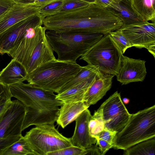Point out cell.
<instances>
[{
  "instance_id": "f546056e",
  "label": "cell",
  "mask_w": 155,
  "mask_h": 155,
  "mask_svg": "<svg viewBox=\"0 0 155 155\" xmlns=\"http://www.w3.org/2000/svg\"><path fill=\"white\" fill-rule=\"evenodd\" d=\"M121 0H95V4L102 7L117 10L119 8V4Z\"/></svg>"
},
{
  "instance_id": "7a4b0ae2",
  "label": "cell",
  "mask_w": 155,
  "mask_h": 155,
  "mask_svg": "<svg viewBox=\"0 0 155 155\" xmlns=\"http://www.w3.org/2000/svg\"><path fill=\"white\" fill-rule=\"evenodd\" d=\"M12 96L25 106L26 112L22 130L29 126L54 124L63 103L56 99L52 91L29 83H20L10 85Z\"/></svg>"
},
{
  "instance_id": "ba28073f",
  "label": "cell",
  "mask_w": 155,
  "mask_h": 155,
  "mask_svg": "<svg viewBox=\"0 0 155 155\" xmlns=\"http://www.w3.org/2000/svg\"><path fill=\"white\" fill-rule=\"evenodd\" d=\"M46 30L42 25L30 28L8 54L21 62L26 71L30 60L41 53L47 42Z\"/></svg>"
},
{
  "instance_id": "5b68a950",
  "label": "cell",
  "mask_w": 155,
  "mask_h": 155,
  "mask_svg": "<svg viewBox=\"0 0 155 155\" xmlns=\"http://www.w3.org/2000/svg\"><path fill=\"white\" fill-rule=\"evenodd\" d=\"M155 137V105L131 114L124 128L114 137L113 148L124 150Z\"/></svg>"
},
{
  "instance_id": "3957f363",
  "label": "cell",
  "mask_w": 155,
  "mask_h": 155,
  "mask_svg": "<svg viewBox=\"0 0 155 155\" xmlns=\"http://www.w3.org/2000/svg\"><path fill=\"white\" fill-rule=\"evenodd\" d=\"M76 62L56 59L29 73L26 81L31 84L58 93L60 89L83 69Z\"/></svg>"
},
{
  "instance_id": "d6a6232c",
  "label": "cell",
  "mask_w": 155,
  "mask_h": 155,
  "mask_svg": "<svg viewBox=\"0 0 155 155\" xmlns=\"http://www.w3.org/2000/svg\"><path fill=\"white\" fill-rule=\"evenodd\" d=\"M97 140L96 144L98 145L102 155H104L110 148H113V145L103 140L95 138Z\"/></svg>"
},
{
  "instance_id": "f1b7e54d",
  "label": "cell",
  "mask_w": 155,
  "mask_h": 155,
  "mask_svg": "<svg viewBox=\"0 0 155 155\" xmlns=\"http://www.w3.org/2000/svg\"><path fill=\"white\" fill-rule=\"evenodd\" d=\"M90 3L80 0H65L59 13L64 12L86 6Z\"/></svg>"
},
{
  "instance_id": "4316f807",
  "label": "cell",
  "mask_w": 155,
  "mask_h": 155,
  "mask_svg": "<svg viewBox=\"0 0 155 155\" xmlns=\"http://www.w3.org/2000/svg\"><path fill=\"white\" fill-rule=\"evenodd\" d=\"M108 34L123 54L128 48L132 47L128 40L118 29L111 32Z\"/></svg>"
},
{
  "instance_id": "8992f818",
  "label": "cell",
  "mask_w": 155,
  "mask_h": 155,
  "mask_svg": "<svg viewBox=\"0 0 155 155\" xmlns=\"http://www.w3.org/2000/svg\"><path fill=\"white\" fill-rule=\"evenodd\" d=\"M123 55L107 34L104 35L80 59L95 67L102 73L115 76L118 73Z\"/></svg>"
},
{
  "instance_id": "4dcf8cb0",
  "label": "cell",
  "mask_w": 155,
  "mask_h": 155,
  "mask_svg": "<svg viewBox=\"0 0 155 155\" xmlns=\"http://www.w3.org/2000/svg\"><path fill=\"white\" fill-rule=\"evenodd\" d=\"M117 133L116 131L105 127L95 138H98L103 140L113 145L114 139Z\"/></svg>"
},
{
  "instance_id": "2e32d148",
  "label": "cell",
  "mask_w": 155,
  "mask_h": 155,
  "mask_svg": "<svg viewBox=\"0 0 155 155\" xmlns=\"http://www.w3.org/2000/svg\"><path fill=\"white\" fill-rule=\"evenodd\" d=\"M114 76L110 74H98L95 79L84 96L83 101L87 105L96 104L110 89Z\"/></svg>"
},
{
  "instance_id": "b9f144b4",
  "label": "cell",
  "mask_w": 155,
  "mask_h": 155,
  "mask_svg": "<svg viewBox=\"0 0 155 155\" xmlns=\"http://www.w3.org/2000/svg\"><path fill=\"white\" fill-rule=\"evenodd\" d=\"M122 0L126 2H130V0Z\"/></svg>"
},
{
  "instance_id": "5bb4252c",
  "label": "cell",
  "mask_w": 155,
  "mask_h": 155,
  "mask_svg": "<svg viewBox=\"0 0 155 155\" xmlns=\"http://www.w3.org/2000/svg\"><path fill=\"white\" fill-rule=\"evenodd\" d=\"M40 8L33 4L15 2L0 16V34L16 23L39 13Z\"/></svg>"
},
{
  "instance_id": "1f68e13d",
  "label": "cell",
  "mask_w": 155,
  "mask_h": 155,
  "mask_svg": "<svg viewBox=\"0 0 155 155\" xmlns=\"http://www.w3.org/2000/svg\"><path fill=\"white\" fill-rule=\"evenodd\" d=\"M12 97L9 86L0 83V105L11 100Z\"/></svg>"
},
{
  "instance_id": "44dd1931",
  "label": "cell",
  "mask_w": 155,
  "mask_h": 155,
  "mask_svg": "<svg viewBox=\"0 0 155 155\" xmlns=\"http://www.w3.org/2000/svg\"><path fill=\"white\" fill-rule=\"evenodd\" d=\"M0 155H36L30 143L22 136L18 140L2 150Z\"/></svg>"
},
{
  "instance_id": "9c48e42d",
  "label": "cell",
  "mask_w": 155,
  "mask_h": 155,
  "mask_svg": "<svg viewBox=\"0 0 155 155\" xmlns=\"http://www.w3.org/2000/svg\"><path fill=\"white\" fill-rule=\"evenodd\" d=\"M96 111L102 118L105 127L117 133L125 126L131 115L117 91L105 101Z\"/></svg>"
},
{
  "instance_id": "ab89813d",
  "label": "cell",
  "mask_w": 155,
  "mask_h": 155,
  "mask_svg": "<svg viewBox=\"0 0 155 155\" xmlns=\"http://www.w3.org/2000/svg\"><path fill=\"white\" fill-rule=\"evenodd\" d=\"M81 1H84L87 2L90 4L94 3L95 0H80Z\"/></svg>"
},
{
  "instance_id": "52a82bcc",
  "label": "cell",
  "mask_w": 155,
  "mask_h": 155,
  "mask_svg": "<svg viewBox=\"0 0 155 155\" xmlns=\"http://www.w3.org/2000/svg\"><path fill=\"white\" fill-rule=\"evenodd\" d=\"M24 137L36 155H47L51 152L72 146L70 138L61 134L54 124H45L32 128Z\"/></svg>"
},
{
  "instance_id": "4fadbf2b",
  "label": "cell",
  "mask_w": 155,
  "mask_h": 155,
  "mask_svg": "<svg viewBox=\"0 0 155 155\" xmlns=\"http://www.w3.org/2000/svg\"><path fill=\"white\" fill-rule=\"evenodd\" d=\"M146 61L123 56L118 72L116 76L117 81L122 85L143 81L147 74Z\"/></svg>"
},
{
  "instance_id": "ffe728a7",
  "label": "cell",
  "mask_w": 155,
  "mask_h": 155,
  "mask_svg": "<svg viewBox=\"0 0 155 155\" xmlns=\"http://www.w3.org/2000/svg\"><path fill=\"white\" fill-rule=\"evenodd\" d=\"M134 12L145 21L155 23V0H130Z\"/></svg>"
},
{
  "instance_id": "d590c367",
  "label": "cell",
  "mask_w": 155,
  "mask_h": 155,
  "mask_svg": "<svg viewBox=\"0 0 155 155\" xmlns=\"http://www.w3.org/2000/svg\"><path fill=\"white\" fill-rule=\"evenodd\" d=\"M21 136L8 138L0 137V152L2 150L17 140Z\"/></svg>"
},
{
  "instance_id": "6da1fadb",
  "label": "cell",
  "mask_w": 155,
  "mask_h": 155,
  "mask_svg": "<svg viewBox=\"0 0 155 155\" xmlns=\"http://www.w3.org/2000/svg\"><path fill=\"white\" fill-rule=\"evenodd\" d=\"M42 23L46 30L59 32L98 33L105 35L112 31L114 17L109 9L92 3L46 17Z\"/></svg>"
},
{
  "instance_id": "e0dca14e",
  "label": "cell",
  "mask_w": 155,
  "mask_h": 155,
  "mask_svg": "<svg viewBox=\"0 0 155 155\" xmlns=\"http://www.w3.org/2000/svg\"><path fill=\"white\" fill-rule=\"evenodd\" d=\"M28 73L24 66L13 59L0 72V83L9 86L26 81Z\"/></svg>"
},
{
  "instance_id": "836d02e7",
  "label": "cell",
  "mask_w": 155,
  "mask_h": 155,
  "mask_svg": "<svg viewBox=\"0 0 155 155\" xmlns=\"http://www.w3.org/2000/svg\"><path fill=\"white\" fill-rule=\"evenodd\" d=\"M58 0H21L15 2L23 4H33L41 7Z\"/></svg>"
},
{
  "instance_id": "d4e9b609",
  "label": "cell",
  "mask_w": 155,
  "mask_h": 155,
  "mask_svg": "<svg viewBox=\"0 0 155 155\" xmlns=\"http://www.w3.org/2000/svg\"><path fill=\"white\" fill-rule=\"evenodd\" d=\"M88 127L90 135L94 138L105 127L102 118L96 111L90 119Z\"/></svg>"
},
{
  "instance_id": "83f0119b",
  "label": "cell",
  "mask_w": 155,
  "mask_h": 155,
  "mask_svg": "<svg viewBox=\"0 0 155 155\" xmlns=\"http://www.w3.org/2000/svg\"><path fill=\"white\" fill-rule=\"evenodd\" d=\"M86 153L85 149L72 145L51 152L47 155H84Z\"/></svg>"
},
{
  "instance_id": "8fae6325",
  "label": "cell",
  "mask_w": 155,
  "mask_h": 155,
  "mask_svg": "<svg viewBox=\"0 0 155 155\" xmlns=\"http://www.w3.org/2000/svg\"><path fill=\"white\" fill-rule=\"evenodd\" d=\"M44 18L39 13L22 20L0 34V53L8 54L30 28L43 25Z\"/></svg>"
},
{
  "instance_id": "d6986e66",
  "label": "cell",
  "mask_w": 155,
  "mask_h": 155,
  "mask_svg": "<svg viewBox=\"0 0 155 155\" xmlns=\"http://www.w3.org/2000/svg\"><path fill=\"white\" fill-rule=\"evenodd\" d=\"M98 73L94 74L80 84L57 94L56 99L63 103L83 101L85 94Z\"/></svg>"
},
{
  "instance_id": "603a6c76",
  "label": "cell",
  "mask_w": 155,
  "mask_h": 155,
  "mask_svg": "<svg viewBox=\"0 0 155 155\" xmlns=\"http://www.w3.org/2000/svg\"><path fill=\"white\" fill-rule=\"evenodd\" d=\"M124 155H154L155 137L140 142L124 150Z\"/></svg>"
},
{
  "instance_id": "ac0fdd59",
  "label": "cell",
  "mask_w": 155,
  "mask_h": 155,
  "mask_svg": "<svg viewBox=\"0 0 155 155\" xmlns=\"http://www.w3.org/2000/svg\"><path fill=\"white\" fill-rule=\"evenodd\" d=\"M89 107L83 101L63 103L60 108L57 124L64 128Z\"/></svg>"
},
{
  "instance_id": "277c9868",
  "label": "cell",
  "mask_w": 155,
  "mask_h": 155,
  "mask_svg": "<svg viewBox=\"0 0 155 155\" xmlns=\"http://www.w3.org/2000/svg\"><path fill=\"white\" fill-rule=\"evenodd\" d=\"M47 39L60 61L76 62L77 60L100 40L104 35L98 33L45 32Z\"/></svg>"
},
{
  "instance_id": "7bdbcfd3",
  "label": "cell",
  "mask_w": 155,
  "mask_h": 155,
  "mask_svg": "<svg viewBox=\"0 0 155 155\" xmlns=\"http://www.w3.org/2000/svg\"><path fill=\"white\" fill-rule=\"evenodd\" d=\"M13 0L15 2H17V1H20V0Z\"/></svg>"
},
{
  "instance_id": "74e56055",
  "label": "cell",
  "mask_w": 155,
  "mask_h": 155,
  "mask_svg": "<svg viewBox=\"0 0 155 155\" xmlns=\"http://www.w3.org/2000/svg\"><path fill=\"white\" fill-rule=\"evenodd\" d=\"M148 51L150 52L153 56L155 57V44L151 45L146 48Z\"/></svg>"
},
{
  "instance_id": "8d00e7d4",
  "label": "cell",
  "mask_w": 155,
  "mask_h": 155,
  "mask_svg": "<svg viewBox=\"0 0 155 155\" xmlns=\"http://www.w3.org/2000/svg\"><path fill=\"white\" fill-rule=\"evenodd\" d=\"M86 153V155H102L100 150L97 145H93L90 147L85 149Z\"/></svg>"
},
{
  "instance_id": "7c38bea8",
  "label": "cell",
  "mask_w": 155,
  "mask_h": 155,
  "mask_svg": "<svg viewBox=\"0 0 155 155\" xmlns=\"http://www.w3.org/2000/svg\"><path fill=\"white\" fill-rule=\"evenodd\" d=\"M132 47L147 48L155 44V23L143 22L122 26L118 29Z\"/></svg>"
},
{
  "instance_id": "f35d334b",
  "label": "cell",
  "mask_w": 155,
  "mask_h": 155,
  "mask_svg": "<svg viewBox=\"0 0 155 155\" xmlns=\"http://www.w3.org/2000/svg\"><path fill=\"white\" fill-rule=\"evenodd\" d=\"M12 100L0 105V115L10 103Z\"/></svg>"
},
{
  "instance_id": "9a60e30c",
  "label": "cell",
  "mask_w": 155,
  "mask_h": 155,
  "mask_svg": "<svg viewBox=\"0 0 155 155\" xmlns=\"http://www.w3.org/2000/svg\"><path fill=\"white\" fill-rule=\"evenodd\" d=\"M91 116L90 110L87 108L75 120L74 132L70 138L72 145L86 149L96 143V139L90 135L89 132L88 124Z\"/></svg>"
},
{
  "instance_id": "30bf717a",
  "label": "cell",
  "mask_w": 155,
  "mask_h": 155,
  "mask_svg": "<svg viewBox=\"0 0 155 155\" xmlns=\"http://www.w3.org/2000/svg\"><path fill=\"white\" fill-rule=\"evenodd\" d=\"M26 112L23 104L17 99L11 100L0 115V137L22 136V128Z\"/></svg>"
},
{
  "instance_id": "cb8c5ba5",
  "label": "cell",
  "mask_w": 155,
  "mask_h": 155,
  "mask_svg": "<svg viewBox=\"0 0 155 155\" xmlns=\"http://www.w3.org/2000/svg\"><path fill=\"white\" fill-rule=\"evenodd\" d=\"M100 72L95 67L87 64L83 66L81 70L72 79L65 84L58 94L61 93L83 82L95 74Z\"/></svg>"
},
{
  "instance_id": "e575fe53",
  "label": "cell",
  "mask_w": 155,
  "mask_h": 155,
  "mask_svg": "<svg viewBox=\"0 0 155 155\" xmlns=\"http://www.w3.org/2000/svg\"><path fill=\"white\" fill-rule=\"evenodd\" d=\"M15 3L13 0H0V16Z\"/></svg>"
},
{
  "instance_id": "484cf974",
  "label": "cell",
  "mask_w": 155,
  "mask_h": 155,
  "mask_svg": "<svg viewBox=\"0 0 155 155\" xmlns=\"http://www.w3.org/2000/svg\"><path fill=\"white\" fill-rule=\"evenodd\" d=\"M65 0H58L41 7L39 13L44 19L46 17L58 14Z\"/></svg>"
},
{
  "instance_id": "7402d4cb",
  "label": "cell",
  "mask_w": 155,
  "mask_h": 155,
  "mask_svg": "<svg viewBox=\"0 0 155 155\" xmlns=\"http://www.w3.org/2000/svg\"><path fill=\"white\" fill-rule=\"evenodd\" d=\"M116 15L121 20L122 26L140 23L145 22L140 18L131 8L130 2L121 0L119 9L114 10Z\"/></svg>"
},
{
  "instance_id": "60d3db41",
  "label": "cell",
  "mask_w": 155,
  "mask_h": 155,
  "mask_svg": "<svg viewBox=\"0 0 155 155\" xmlns=\"http://www.w3.org/2000/svg\"><path fill=\"white\" fill-rule=\"evenodd\" d=\"M123 99L124 102L125 103L127 104L129 102V100L128 99L125 98Z\"/></svg>"
}]
</instances>
